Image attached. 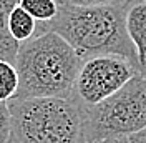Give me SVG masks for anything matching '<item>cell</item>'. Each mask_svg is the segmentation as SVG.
<instances>
[{
    "instance_id": "1",
    "label": "cell",
    "mask_w": 146,
    "mask_h": 143,
    "mask_svg": "<svg viewBox=\"0 0 146 143\" xmlns=\"http://www.w3.org/2000/svg\"><path fill=\"white\" fill-rule=\"evenodd\" d=\"M60 3V10L50 23H38V33L55 32L63 37L83 60L100 55L125 57L139 65L136 50L126 32V3L106 7H76ZM143 72V68H141Z\"/></svg>"
},
{
    "instance_id": "2",
    "label": "cell",
    "mask_w": 146,
    "mask_h": 143,
    "mask_svg": "<svg viewBox=\"0 0 146 143\" xmlns=\"http://www.w3.org/2000/svg\"><path fill=\"white\" fill-rule=\"evenodd\" d=\"M83 58L55 32H43L20 45L15 98H72Z\"/></svg>"
},
{
    "instance_id": "3",
    "label": "cell",
    "mask_w": 146,
    "mask_h": 143,
    "mask_svg": "<svg viewBox=\"0 0 146 143\" xmlns=\"http://www.w3.org/2000/svg\"><path fill=\"white\" fill-rule=\"evenodd\" d=\"M10 143H86V110L75 98H12Z\"/></svg>"
},
{
    "instance_id": "4",
    "label": "cell",
    "mask_w": 146,
    "mask_h": 143,
    "mask_svg": "<svg viewBox=\"0 0 146 143\" xmlns=\"http://www.w3.org/2000/svg\"><path fill=\"white\" fill-rule=\"evenodd\" d=\"M86 110V143L129 138L146 128V73H138L113 97Z\"/></svg>"
},
{
    "instance_id": "5",
    "label": "cell",
    "mask_w": 146,
    "mask_h": 143,
    "mask_svg": "<svg viewBox=\"0 0 146 143\" xmlns=\"http://www.w3.org/2000/svg\"><path fill=\"white\" fill-rule=\"evenodd\" d=\"M141 68L118 55H100L83 60L78 78L75 83L73 97L85 108L100 105L123 88Z\"/></svg>"
},
{
    "instance_id": "6",
    "label": "cell",
    "mask_w": 146,
    "mask_h": 143,
    "mask_svg": "<svg viewBox=\"0 0 146 143\" xmlns=\"http://www.w3.org/2000/svg\"><path fill=\"white\" fill-rule=\"evenodd\" d=\"M125 23L126 32L131 43L136 50L139 65L146 70V2H131L126 3V13H125Z\"/></svg>"
},
{
    "instance_id": "7",
    "label": "cell",
    "mask_w": 146,
    "mask_h": 143,
    "mask_svg": "<svg viewBox=\"0 0 146 143\" xmlns=\"http://www.w3.org/2000/svg\"><path fill=\"white\" fill-rule=\"evenodd\" d=\"M18 5V0H0V60L15 65L20 43L13 40L9 30V18L12 10Z\"/></svg>"
},
{
    "instance_id": "8",
    "label": "cell",
    "mask_w": 146,
    "mask_h": 143,
    "mask_svg": "<svg viewBox=\"0 0 146 143\" xmlns=\"http://www.w3.org/2000/svg\"><path fill=\"white\" fill-rule=\"evenodd\" d=\"M9 30L10 35L13 37V40L18 43H27L30 42L38 32V22L28 13L27 10H23L20 5H17L12 10L9 18Z\"/></svg>"
},
{
    "instance_id": "9",
    "label": "cell",
    "mask_w": 146,
    "mask_h": 143,
    "mask_svg": "<svg viewBox=\"0 0 146 143\" xmlns=\"http://www.w3.org/2000/svg\"><path fill=\"white\" fill-rule=\"evenodd\" d=\"M18 5L27 10L38 23H50L56 18L60 10L58 0H18Z\"/></svg>"
},
{
    "instance_id": "10",
    "label": "cell",
    "mask_w": 146,
    "mask_h": 143,
    "mask_svg": "<svg viewBox=\"0 0 146 143\" xmlns=\"http://www.w3.org/2000/svg\"><path fill=\"white\" fill-rule=\"evenodd\" d=\"M18 73L13 63L0 60V102H10L17 97L18 92Z\"/></svg>"
},
{
    "instance_id": "11",
    "label": "cell",
    "mask_w": 146,
    "mask_h": 143,
    "mask_svg": "<svg viewBox=\"0 0 146 143\" xmlns=\"http://www.w3.org/2000/svg\"><path fill=\"white\" fill-rule=\"evenodd\" d=\"M12 136V116L9 102H0V143H10Z\"/></svg>"
},
{
    "instance_id": "12",
    "label": "cell",
    "mask_w": 146,
    "mask_h": 143,
    "mask_svg": "<svg viewBox=\"0 0 146 143\" xmlns=\"http://www.w3.org/2000/svg\"><path fill=\"white\" fill-rule=\"evenodd\" d=\"M58 2L76 5V7H106V5L125 3V0H58Z\"/></svg>"
},
{
    "instance_id": "13",
    "label": "cell",
    "mask_w": 146,
    "mask_h": 143,
    "mask_svg": "<svg viewBox=\"0 0 146 143\" xmlns=\"http://www.w3.org/2000/svg\"><path fill=\"white\" fill-rule=\"evenodd\" d=\"M129 142L131 143H146V128L136 135H131L129 136Z\"/></svg>"
},
{
    "instance_id": "14",
    "label": "cell",
    "mask_w": 146,
    "mask_h": 143,
    "mask_svg": "<svg viewBox=\"0 0 146 143\" xmlns=\"http://www.w3.org/2000/svg\"><path fill=\"white\" fill-rule=\"evenodd\" d=\"M103 143H131L129 138H111V140H106Z\"/></svg>"
},
{
    "instance_id": "15",
    "label": "cell",
    "mask_w": 146,
    "mask_h": 143,
    "mask_svg": "<svg viewBox=\"0 0 146 143\" xmlns=\"http://www.w3.org/2000/svg\"><path fill=\"white\" fill-rule=\"evenodd\" d=\"M131 2H138V0H125V3H131ZM141 2H146V0H141Z\"/></svg>"
},
{
    "instance_id": "16",
    "label": "cell",
    "mask_w": 146,
    "mask_h": 143,
    "mask_svg": "<svg viewBox=\"0 0 146 143\" xmlns=\"http://www.w3.org/2000/svg\"><path fill=\"white\" fill-rule=\"evenodd\" d=\"M145 73H146V70H145Z\"/></svg>"
}]
</instances>
